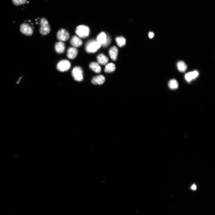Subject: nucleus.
<instances>
[{"label":"nucleus","instance_id":"obj_8","mask_svg":"<svg viewBox=\"0 0 215 215\" xmlns=\"http://www.w3.org/2000/svg\"><path fill=\"white\" fill-rule=\"evenodd\" d=\"M20 30L23 34L28 36L32 35L33 33V30L31 27L27 23L22 24L20 27Z\"/></svg>","mask_w":215,"mask_h":215},{"label":"nucleus","instance_id":"obj_2","mask_svg":"<svg viewBox=\"0 0 215 215\" xmlns=\"http://www.w3.org/2000/svg\"><path fill=\"white\" fill-rule=\"evenodd\" d=\"M90 32L89 28L84 25H81L78 26L75 31L76 34L82 38H85L88 36Z\"/></svg>","mask_w":215,"mask_h":215},{"label":"nucleus","instance_id":"obj_16","mask_svg":"<svg viewBox=\"0 0 215 215\" xmlns=\"http://www.w3.org/2000/svg\"><path fill=\"white\" fill-rule=\"evenodd\" d=\"M90 68L93 71L97 73H100L102 71V69L97 63L92 62L89 65Z\"/></svg>","mask_w":215,"mask_h":215},{"label":"nucleus","instance_id":"obj_1","mask_svg":"<svg viewBox=\"0 0 215 215\" xmlns=\"http://www.w3.org/2000/svg\"><path fill=\"white\" fill-rule=\"evenodd\" d=\"M102 45L97 41L91 40L88 41L86 44L85 49L88 53H94L97 51Z\"/></svg>","mask_w":215,"mask_h":215},{"label":"nucleus","instance_id":"obj_3","mask_svg":"<svg viewBox=\"0 0 215 215\" xmlns=\"http://www.w3.org/2000/svg\"><path fill=\"white\" fill-rule=\"evenodd\" d=\"M71 73L72 77L75 81L81 82L83 81V72L81 67H75L73 69Z\"/></svg>","mask_w":215,"mask_h":215},{"label":"nucleus","instance_id":"obj_6","mask_svg":"<svg viewBox=\"0 0 215 215\" xmlns=\"http://www.w3.org/2000/svg\"><path fill=\"white\" fill-rule=\"evenodd\" d=\"M97 41L101 45L106 46L110 43L111 39L109 36H107L105 33L103 32L97 36Z\"/></svg>","mask_w":215,"mask_h":215},{"label":"nucleus","instance_id":"obj_10","mask_svg":"<svg viewBox=\"0 0 215 215\" xmlns=\"http://www.w3.org/2000/svg\"><path fill=\"white\" fill-rule=\"evenodd\" d=\"M118 50L117 47L115 46L112 47L109 50V53L111 59L116 61L117 58Z\"/></svg>","mask_w":215,"mask_h":215},{"label":"nucleus","instance_id":"obj_11","mask_svg":"<svg viewBox=\"0 0 215 215\" xmlns=\"http://www.w3.org/2000/svg\"><path fill=\"white\" fill-rule=\"evenodd\" d=\"M67 56L70 59H74L77 56L78 50L75 47H70L67 50Z\"/></svg>","mask_w":215,"mask_h":215},{"label":"nucleus","instance_id":"obj_18","mask_svg":"<svg viewBox=\"0 0 215 215\" xmlns=\"http://www.w3.org/2000/svg\"><path fill=\"white\" fill-rule=\"evenodd\" d=\"M177 66L179 71L181 72L185 71L187 69V66L183 61H180L177 64Z\"/></svg>","mask_w":215,"mask_h":215},{"label":"nucleus","instance_id":"obj_23","mask_svg":"<svg viewBox=\"0 0 215 215\" xmlns=\"http://www.w3.org/2000/svg\"><path fill=\"white\" fill-rule=\"evenodd\" d=\"M191 189L193 190H195L197 189V187L195 185L193 184V185L191 187Z\"/></svg>","mask_w":215,"mask_h":215},{"label":"nucleus","instance_id":"obj_7","mask_svg":"<svg viewBox=\"0 0 215 215\" xmlns=\"http://www.w3.org/2000/svg\"><path fill=\"white\" fill-rule=\"evenodd\" d=\"M58 40L60 42L65 41L68 40L69 37V35L68 31L65 29L60 30L57 34Z\"/></svg>","mask_w":215,"mask_h":215},{"label":"nucleus","instance_id":"obj_21","mask_svg":"<svg viewBox=\"0 0 215 215\" xmlns=\"http://www.w3.org/2000/svg\"><path fill=\"white\" fill-rule=\"evenodd\" d=\"M27 2V0H12L13 3L16 6L25 4Z\"/></svg>","mask_w":215,"mask_h":215},{"label":"nucleus","instance_id":"obj_17","mask_svg":"<svg viewBox=\"0 0 215 215\" xmlns=\"http://www.w3.org/2000/svg\"><path fill=\"white\" fill-rule=\"evenodd\" d=\"M116 69L115 65L112 63H109L106 66L104 71L107 73H109L114 71Z\"/></svg>","mask_w":215,"mask_h":215},{"label":"nucleus","instance_id":"obj_12","mask_svg":"<svg viewBox=\"0 0 215 215\" xmlns=\"http://www.w3.org/2000/svg\"><path fill=\"white\" fill-rule=\"evenodd\" d=\"M105 80V78L104 76L100 75L93 78L92 82L95 85H102L104 83Z\"/></svg>","mask_w":215,"mask_h":215},{"label":"nucleus","instance_id":"obj_4","mask_svg":"<svg viewBox=\"0 0 215 215\" xmlns=\"http://www.w3.org/2000/svg\"><path fill=\"white\" fill-rule=\"evenodd\" d=\"M41 26L40 32V33L43 35H46L48 34L50 31V27L47 20L45 18H42L40 21Z\"/></svg>","mask_w":215,"mask_h":215},{"label":"nucleus","instance_id":"obj_9","mask_svg":"<svg viewBox=\"0 0 215 215\" xmlns=\"http://www.w3.org/2000/svg\"><path fill=\"white\" fill-rule=\"evenodd\" d=\"M70 43L71 44L76 48L81 46L83 43L80 38L76 36H74L72 37Z\"/></svg>","mask_w":215,"mask_h":215},{"label":"nucleus","instance_id":"obj_5","mask_svg":"<svg viewBox=\"0 0 215 215\" xmlns=\"http://www.w3.org/2000/svg\"><path fill=\"white\" fill-rule=\"evenodd\" d=\"M70 62L66 60H62L60 61L57 66L58 70L61 72H65L68 71L71 68Z\"/></svg>","mask_w":215,"mask_h":215},{"label":"nucleus","instance_id":"obj_15","mask_svg":"<svg viewBox=\"0 0 215 215\" xmlns=\"http://www.w3.org/2000/svg\"><path fill=\"white\" fill-rule=\"evenodd\" d=\"M65 45L62 42L57 43L55 46V49L56 52L59 54H62L64 51L65 50Z\"/></svg>","mask_w":215,"mask_h":215},{"label":"nucleus","instance_id":"obj_20","mask_svg":"<svg viewBox=\"0 0 215 215\" xmlns=\"http://www.w3.org/2000/svg\"><path fill=\"white\" fill-rule=\"evenodd\" d=\"M168 85L170 89L174 90L178 88L179 87L178 83L174 79L171 80L169 82Z\"/></svg>","mask_w":215,"mask_h":215},{"label":"nucleus","instance_id":"obj_14","mask_svg":"<svg viewBox=\"0 0 215 215\" xmlns=\"http://www.w3.org/2000/svg\"><path fill=\"white\" fill-rule=\"evenodd\" d=\"M98 64L105 65L107 64L109 59L108 58L103 54L99 55L97 57Z\"/></svg>","mask_w":215,"mask_h":215},{"label":"nucleus","instance_id":"obj_19","mask_svg":"<svg viewBox=\"0 0 215 215\" xmlns=\"http://www.w3.org/2000/svg\"><path fill=\"white\" fill-rule=\"evenodd\" d=\"M116 41L118 46L120 47L124 46L126 44V41L125 38L122 36L117 37Z\"/></svg>","mask_w":215,"mask_h":215},{"label":"nucleus","instance_id":"obj_13","mask_svg":"<svg viewBox=\"0 0 215 215\" xmlns=\"http://www.w3.org/2000/svg\"><path fill=\"white\" fill-rule=\"evenodd\" d=\"M198 75V72L197 71H194L186 74L185 75V78L188 82H189L196 78Z\"/></svg>","mask_w":215,"mask_h":215},{"label":"nucleus","instance_id":"obj_22","mask_svg":"<svg viewBox=\"0 0 215 215\" xmlns=\"http://www.w3.org/2000/svg\"><path fill=\"white\" fill-rule=\"evenodd\" d=\"M154 36V33L153 32H150L149 33L148 36L150 39H152Z\"/></svg>","mask_w":215,"mask_h":215}]
</instances>
